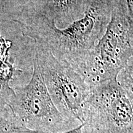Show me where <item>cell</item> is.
<instances>
[{"mask_svg":"<svg viewBox=\"0 0 133 133\" xmlns=\"http://www.w3.org/2000/svg\"><path fill=\"white\" fill-rule=\"evenodd\" d=\"M118 0H89L82 17L61 28L45 17L33 16L14 22L22 34L49 50L61 62L78 72L103 36Z\"/></svg>","mask_w":133,"mask_h":133,"instance_id":"6da1fadb","label":"cell"},{"mask_svg":"<svg viewBox=\"0 0 133 133\" xmlns=\"http://www.w3.org/2000/svg\"><path fill=\"white\" fill-rule=\"evenodd\" d=\"M133 58V19L124 0L115 4L107 29L78 73L89 86L117 78Z\"/></svg>","mask_w":133,"mask_h":133,"instance_id":"7a4b0ae2","label":"cell"},{"mask_svg":"<svg viewBox=\"0 0 133 133\" xmlns=\"http://www.w3.org/2000/svg\"><path fill=\"white\" fill-rule=\"evenodd\" d=\"M89 0H26L12 21L33 16L45 17L57 26H65L83 16Z\"/></svg>","mask_w":133,"mask_h":133,"instance_id":"8992f818","label":"cell"},{"mask_svg":"<svg viewBox=\"0 0 133 133\" xmlns=\"http://www.w3.org/2000/svg\"><path fill=\"white\" fill-rule=\"evenodd\" d=\"M116 79L126 94L133 100V59L119 72Z\"/></svg>","mask_w":133,"mask_h":133,"instance_id":"52a82bcc","label":"cell"},{"mask_svg":"<svg viewBox=\"0 0 133 133\" xmlns=\"http://www.w3.org/2000/svg\"><path fill=\"white\" fill-rule=\"evenodd\" d=\"M12 46V41L4 39L0 35V61L7 59L10 57L9 51Z\"/></svg>","mask_w":133,"mask_h":133,"instance_id":"ba28073f","label":"cell"},{"mask_svg":"<svg viewBox=\"0 0 133 133\" xmlns=\"http://www.w3.org/2000/svg\"><path fill=\"white\" fill-rule=\"evenodd\" d=\"M62 133H83V129H82V125L80 124L79 126L76 127V128L74 129H71L69 131H66V132H62Z\"/></svg>","mask_w":133,"mask_h":133,"instance_id":"8fae6325","label":"cell"},{"mask_svg":"<svg viewBox=\"0 0 133 133\" xmlns=\"http://www.w3.org/2000/svg\"><path fill=\"white\" fill-rule=\"evenodd\" d=\"M8 106V101L0 86V112Z\"/></svg>","mask_w":133,"mask_h":133,"instance_id":"9c48e42d","label":"cell"},{"mask_svg":"<svg viewBox=\"0 0 133 133\" xmlns=\"http://www.w3.org/2000/svg\"><path fill=\"white\" fill-rule=\"evenodd\" d=\"M128 13L129 16L133 19V0H124Z\"/></svg>","mask_w":133,"mask_h":133,"instance_id":"30bf717a","label":"cell"},{"mask_svg":"<svg viewBox=\"0 0 133 133\" xmlns=\"http://www.w3.org/2000/svg\"><path fill=\"white\" fill-rule=\"evenodd\" d=\"M14 90L8 106L29 130L36 133H62L81 124L66 118L56 108L46 88L35 53L29 82Z\"/></svg>","mask_w":133,"mask_h":133,"instance_id":"3957f363","label":"cell"},{"mask_svg":"<svg viewBox=\"0 0 133 133\" xmlns=\"http://www.w3.org/2000/svg\"><path fill=\"white\" fill-rule=\"evenodd\" d=\"M82 115L83 133H133V100L116 79L91 86Z\"/></svg>","mask_w":133,"mask_h":133,"instance_id":"277c9868","label":"cell"},{"mask_svg":"<svg viewBox=\"0 0 133 133\" xmlns=\"http://www.w3.org/2000/svg\"><path fill=\"white\" fill-rule=\"evenodd\" d=\"M35 43V53L50 96L66 118L81 124L83 107L91 87L74 69L61 62L47 48Z\"/></svg>","mask_w":133,"mask_h":133,"instance_id":"5b68a950","label":"cell"}]
</instances>
